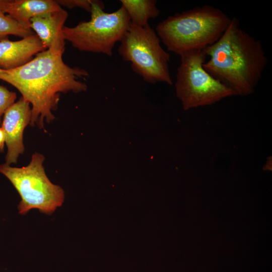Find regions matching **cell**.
<instances>
[{"label": "cell", "instance_id": "cell-2", "mask_svg": "<svg viewBox=\"0 0 272 272\" xmlns=\"http://www.w3.org/2000/svg\"><path fill=\"white\" fill-rule=\"evenodd\" d=\"M204 51L209 57L204 69L235 96L254 92L268 61L260 41L242 29L235 17L219 40Z\"/></svg>", "mask_w": 272, "mask_h": 272}, {"label": "cell", "instance_id": "cell-15", "mask_svg": "<svg viewBox=\"0 0 272 272\" xmlns=\"http://www.w3.org/2000/svg\"><path fill=\"white\" fill-rule=\"evenodd\" d=\"M59 6H63L69 9L80 8L90 13L91 0H58L56 1Z\"/></svg>", "mask_w": 272, "mask_h": 272}, {"label": "cell", "instance_id": "cell-3", "mask_svg": "<svg viewBox=\"0 0 272 272\" xmlns=\"http://www.w3.org/2000/svg\"><path fill=\"white\" fill-rule=\"evenodd\" d=\"M231 19L219 9L205 5L169 16L158 24L155 31L168 51L180 56L215 43Z\"/></svg>", "mask_w": 272, "mask_h": 272}, {"label": "cell", "instance_id": "cell-1", "mask_svg": "<svg viewBox=\"0 0 272 272\" xmlns=\"http://www.w3.org/2000/svg\"><path fill=\"white\" fill-rule=\"evenodd\" d=\"M64 50V39L61 37L23 65L11 69L0 67V80L16 88L31 104L32 126L44 129V120L49 122L55 118L52 111L57 108L60 93L87 89L79 79L88 77V72L65 64Z\"/></svg>", "mask_w": 272, "mask_h": 272}, {"label": "cell", "instance_id": "cell-6", "mask_svg": "<svg viewBox=\"0 0 272 272\" xmlns=\"http://www.w3.org/2000/svg\"><path fill=\"white\" fill-rule=\"evenodd\" d=\"M120 42L119 55L130 62L133 71L144 81L172 84L170 54L161 46L159 37L149 24L142 27L130 23Z\"/></svg>", "mask_w": 272, "mask_h": 272}, {"label": "cell", "instance_id": "cell-12", "mask_svg": "<svg viewBox=\"0 0 272 272\" xmlns=\"http://www.w3.org/2000/svg\"><path fill=\"white\" fill-rule=\"evenodd\" d=\"M121 6L126 10L130 23L144 27L148 21L160 15L156 0H120Z\"/></svg>", "mask_w": 272, "mask_h": 272}, {"label": "cell", "instance_id": "cell-11", "mask_svg": "<svg viewBox=\"0 0 272 272\" xmlns=\"http://www.w3.org/2000/svg\"><path fill=\"white\" fill-rule=\"evenodd\" d=\"M68 13L62 8L32 18L30 27L36 33L46 49L62 37V29Z\"/></svg>", "mask_w": 272, "mask_h": 272}, {"label": "cell", "instance_id": "cell-9", "mask_svg": "<svg viewBox=\"0 0 272 272\" xmlns=\"http://www.w3.org/2000/svg\"><path fill=\"white\" fill-rule=\"evenodd\" d=\"M45 49L36 34L18 41L4 39L0 41V67L11 69L18 67Z\"/></svg>", "mask_w": 272, "mask_h": 272}, {"label": "cell", "instance_id": "cell-7", "mask_svg": "<svg viewBox=\"0 0 272 272\" xmlns=\"http://www.w3.org/2000/svg\"><path fill=\"white\" fill-rule=\"evenodd\" d=\"M175 84L176 95L185 110L214 104L235 96L230 88L203 67L204 50H193L180 56Z\"/></svg>", "mask_w": 272, "mask_h": 272}, {"label": "cell", "instance_id": "cell-13", "mask_svg": "<svg viewBox=\"0 0 272 272\" xmlns=\"http://www.w3.org/2000/svg\"><path fill=\"white\" fill-rule=\"evenodd\" d=\"M34 34L29 28L20 24L7 15L0 12V41L8 38L9 35L23 38Z\"/></svg>", "mask_w": 272, "mask_h": 272}, {"label": "cell", "instance_id": "cell-5", "mask_svg": "<svg viewBox=\"0 0 272 272\" xmlns=\"http://www.w3.org/2000/svg\"><path fill=\"white\" fill-rule=\"evenodd\" d=\"M44 159L43 155L35 153L26 166L0 165V173L9 180L21 196L18 206L20 214L37 209L50 215L63 202L64 191L59 185L53 184L46 175L43 166Z\"/></svg>", "mask_w": 272, "mask_h": 272}, {"label": "cell", "instance_id": "cell-8", "mask_svg": "<svg viewBox=\"0 0 272 272\" xmlns=\"http://www.w3.org/2000/svg\"><path fill=\"white\" fill-rule=\"evenodd\" d=\"M30 103L21 98L5 112L2 129L7 147L6 163H16L24 151L23 133L30 123L31 108Z\"/></svg>", "mask_w": 272, "mask_h": 272}, {"label": "cell", "instance_id": "cell-16", "mask_svg": "<svg viewBox=\"0 0 272 272\" xmlns=\"http://www.w3.org/2000/svg\"><path fill=\"white\" fill-rule=\"evenodd\" d=\"M5 143V136L2 128H0V151H3Z\"/></svg>", "mask_w": 272, "mask_h": 272}, {"label": "cell", "instance_id": "cell-4", "mask_svg": "<svg viewBox=\"0 0 272 272\" xmlns=\"http://www.w3.org/2000/svg\"><path fill=\"white\" fill-rule=\"evenodd\" d=\"M104 8L102 2L92 1L90 20L72 27L63 26L64 40L80 51L111 56L115 44L120 41L130 21L122 6L112 13L105 12Z\"/></svg>", "mask_w": 272, "mask_h": 272}, {"label": "cell", "instance_id": "cell-14", "mask_svg": "<svg viewBox=\"0 0 272 272\" xmlns=\"http://www.w3.org/2000/svg\"><path fill=\"white\" fill-rule=\"evenodd\" d=\"M16 94L0 86V116L15 103Z\"/></svg>", "mask_w": 272, "mask_h": 272}, {"label": "cell", "instance_id": "cell-10", "mask_svg": "<svg viewBox=\"0 0 272 272\" xmlns=\"http://www.w3.org/2000/svg\"><path fill=\"white\" fill-rule=\"evenodd\" d=\"M61 9L54 0H0L1 12L29 28L32 18Z\"/></svg>", "mask_w": 272, "mask_h": 272}]
</instances>
